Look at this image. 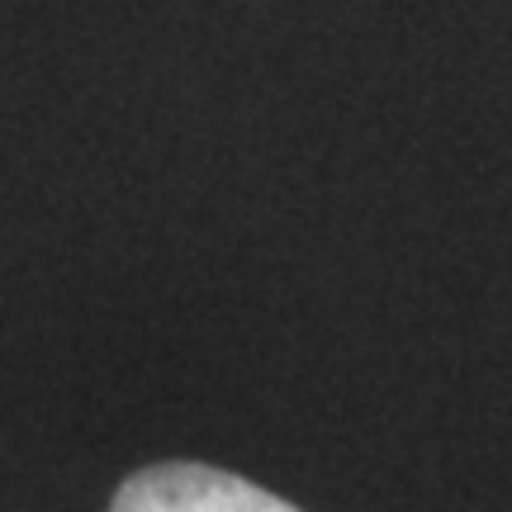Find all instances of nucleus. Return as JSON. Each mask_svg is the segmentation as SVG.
Returning <instances> with one entry per match:
<instances>
[{"instance_id":"1","label":"nucleus","mask_w":512,"mask_h":512,"mask_svg":"<svg viewBox=\"0 0 512 512\" xmlns=\"http://www.w3.org/2000/svg\"><path fill=\"white\" fill-rule=\"evenodd\" d=\"M110 512H299L261 484L200 460H166L128 475Z\"/></svg>"}]
</instances>
